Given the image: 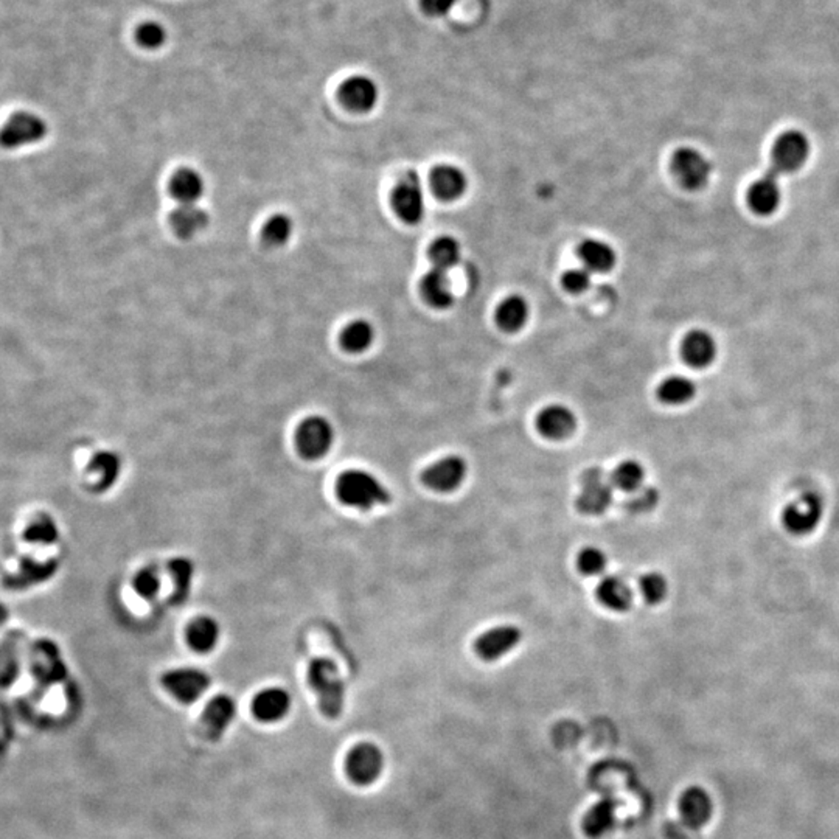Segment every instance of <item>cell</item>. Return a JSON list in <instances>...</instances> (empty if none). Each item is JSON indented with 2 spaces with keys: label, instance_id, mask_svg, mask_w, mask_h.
Here are the masks:
<instances>
[{
  "label": "cell",
  "instance_id": "74e56055",
  "mask_svg": "<svg viewBox=\"0 0 839 839\" xmlns=\"http://www.w3.org/2000/svg\"><path fill=\"white\" fill-rule=\"evenodd\" d=\"M577 569L583 576L597 577L605 574L608 569V557L605 551L597 545H586L577 555Z\"/></svg>",
  "mask_w": 839,
  "mask_h": 839
},
{
  "label": "cell",
  "instance_id": "ffe728a7",
  "mask_svg": "<svg viewBox=\"0 0 839 839\" xmlns=\"http://www.w3.org/2000/svg\"><path fill=\"white\" fill-rule=\"evenodd\" d=\"M595 597L600 605L616 612L628 611L633 605L635 594L622 577L603 576L595 587Z\"/></svg>",
  "mask_w": 839,
  "mask_h": 839
},
{
  "label": "cell",
  "instance_id": "3957f363",
  "mask_svg": "<svg viewBox=\"0 0 839 839\" xmlns=\"http://www.w3.org/2000/svg\"><path fill=\"white\" fill-rule=\"evenodd\" d=\"M392 207L406 224L415 226L423 220L426 212L425 190L415 171H408L398 180L392 193Z\"/></svg>",
  "mask_w": 839,
  "mask_h": 839
},
{
  "label": "cell",
  "instance_id": "277c9868",
  "mask_svg": "<svg viewBox=\"0 0 839 839\" xmlns=\"http://www.w3.org/2000/svg\"><path fill=\"white\" fill-rule=\"evenodd\" d=\"M335 440V431L328 420L312 415L303 420L295 432V448L306 461H318L327 456Z\"/></svg>",
  "mask_w": 839,
  "mask_h": 839
},
{
  "label": "cell",
  "instance_id": "ba28073f",
  "mask_svg": "<svg viewBox=\"0 0 839 839\" xmlns=\"http://www.w3.org/2000/svg\"><path fill=\"white\" fill-rule=\"evenodd\" d=\"M522 635L524 633L518 625H496L474 639V653L488 662L501 660L521 644Z\"/></svg>",
  "mask_w": 839,
  "mask_h": 839
},
{
  "label": "cell",
  "instance_id": "e0dca14e",
  "mask_svg": "<svg viewBox=\"0 0 839 839\" xmlns=\"http://www.w3.org/2000/svg\"><path fill=\"white\" fill-rule=\"evenodd\" d=\"M237 715V704L234 700L228 695H218L212 698L203 712L201 725L204 727L207 737L212 740H218L224 732L228 731V726Z\"/></svg>",
  "mask_w": 839,
  "mask_h": 839
},
{
  "label": "cell",
  "instance_id": "7bdbcfd3",
  "mask_svg": "<svg viewBox=\"0 0 839 839\" xmlns=\"http://www.w3.org/2000/svg\"><path fill=\"white\" fill-rule=\"evenodd\" d=\"M637 498H635V503H637V509L639 510H648L652 509L658 503V498L660 494L654 490V488H644L642 486L641 490H637Z\"/></svg>",
  "mask_w": 839,
  "mask_h": 839
},
{
  "label": "cell",
  "instance_id": "4fadbf2b",
  "mask_svg": "<svg viewBox=\"0 0 839 839\" xmlns=\"http://www.w3.org/2000/svg\"><path fill=\"white\" fill-rule=\"evenodd\" d=\"M673 173L677 180L689 190H700L708 184L712 174V163L708 157L695 148H681L671 161Z\"/></svg>",
  "mask_w": 839,
  "mask_h": 839
},
{
  "label": "cell",
  "instance_id": "8d00e7d4",
  "mask_svg": "<svg viewBox=\"0 0 839 839\" xmlns=\"http://www.w3.org/2000/svg\"><path fill=\"white\" fill-rule=\"evenodd\" d=\"M294 234V222L288 215L278 213V215L270 216V221H266L263 228V240L270 246L280 247L288 243L289 238Z\"/></svg>",
  "mask_w": 839,
  "mask_h": 839
},
{
  "label": "cell",
  "instance_id": "484cf974",
  "mask_svg": "<svg viewBox=\"0 0 839 839\" xmlns=\"http://www.w3.org/2000/svg\"><path fill=\"white\" fill-rule=\"evenodd\" d=\"M578 257L582 260L583 268H586L591 274L608 272L614 268L618 255L606 241L585 240L578 247Z\"/></svg>",
  "mask_w": 839,
  "mask_h": 839
},
{
  "label": "cell",
  "instance_id": "836d02e7",
  "mask_svg": "<svg viewBox=\"0 0 839 839\" xmlns=\"http://www.w3.org/2000/svg\"><path fill=\"white\" fill-rule=\"evenodd\" d=\"M429 258L434 268L448 272L451 268H454L461 262V245L453 237H440L429 247Z\"/></svg>",
  "mask_w": 839,
  "mask_h": 839
},
{
  "label": "cell",
  "instance_id": "1f68e13d",
  "mask_svg": "<svg viewBox=\"0 0 839 839\" xmlns=\"http://www.w3.org/2000/svg\"><path fill=\"white\" fill-rule=\"evenodd\" d=\"M610 479L612 486H616L620 492L635 493L644 486L645 468L641 461L625 459L614 467Z\"/></svg>",
  "mask_w": 839,
  "mask_h": 839
},
{
  "label": "cell",
  "instance_id": "60d3db41",
  "mask_svg": "<svg viewBox=\"0 0 839 839\" xmlns=\"http://www.w3.org/2000/svg\"><path fill=\"white\" fill-rule=\"evenodd\" d=\"M167 30L162 24L159 22H154V21H148V22H144L137 27L136 30V41H137L140 47L146 48V50H156V48L162 47L165 41H167Z\"/></svg>",
  "mask_w": 839,
  "mask_h": 839
},
{
  "label": "cell",
  "instance_id": "8fae6325",
  "mask_svg": "<svg viewBox=\"0 0 839 839\" xmlns=\"http://www.w3.org/2000/svg\"><path fill=\"white\" fill-rule=\"evenodd\" d=\"M384 755L377 744H356L345 759L348 779L356 785H370L383 774Z\"/></svg>",
  "mask_w": 839,
  "mask_h": 839
},
{
  "label": "cell",
  "instance_id": "603a6c76",
  "mask_svg": "<svg viewBox=\"0 0 839 839\" xmlns=\"http://www.w3.org/2000/svg\"><path fill=\"white\" fill-rule=\"evenodd\" d=\"M681 353L690 367L706 369L717 356V344L708 331H692L684 339Z\"/></svg>",
  "mask_w": 839,
  "mask_h": 839
},
{
  "label": "cell",
  "instance_id": "b9f144b4",
  "mask_svg": "<svg viewBox=\"0 0 839 839\" xmlns=\"http://www.w3.org/2000/svg\"><path fill=\"white\" fill-rule=\"evenodd\" d=\"M593 285V274L586 268L570 270L563 276V287L569 293H585Z\"/></svg>",
  "mask_w": 839,
  "mask_h": 839
},
{
  "label": "cell",
  "instance_id": "6da1fadb",
  "mask_svg": "<svg viewBox=\"0 0 839 839\" xmlns=\"http://www.w3.org/2000/svg\"><path fill=\"white\" fill-rule=\"evenodd\" d=\"M336 494L344 505L360 510H372L392 501L383 482L364 469H348L337 478Z\"/></svg>",
  "mask_w": 839,
  "mask_h": 839
},
{
  "label": "cell",
  "instance_id": "f1b7e54d",
  "mask_svg": "<svg viewBox=\"0 0 839 839\" xmlns=\"http://www.w3.org/2000/svg\"><path fill=\"white\" fill-rule=\"evenodd\" d=\"M220 641V625L215 619L201 616L187 627V642L198 653H209Z\"/></svg>",
  "mask_w": 839,
  "mask_h": 839
},
{
  "label": "cell",
  "instance_id": "52a82bcc",
  "mask_svg": "<svg viewBox=\"0 0 839 839\" xmlns=\"http://www.w3.org/2000/svg\"><path fill=\"white\" fill-rule=\"evenodd\" d=\"M212 684L209 675L199 669L180 667L162 675V685L182 704H192L204 695Z\"/></svg>",
  "mask_w": 839,
  "mask_h": 839
},
{
  "label": "cell",
  "instance_id": "ab89813d",
  "mask_svg": "<svg viewBox=\"0 0 839 839\" xmlns=\"http://www.w3.org/2000/svg\"><path fill=\"white\" fill-rule=\"evenodd\" d=\"M132 586L136 589V593L145 600L154 599L161 591L159 570L154 566H146L144 569L138 570L132 580Z\"/></svg>",
  "mask_w": 839,
  "mask_h": 839
},
{
  "label": "cell",
  "instance_id": "5bb4252c",
  "mask_svg": "<svg viewBox=\"0 0 839 839\" xmlns=\"http://www.w3.org/2000/svg\"><path fill=\"white\" fill-rule=\"evenodd\" d=\"M536 429L547 440H564L577 429V417L572 409L564 404H549L536 415Z\"/></svg>",
  "mask_w": 839,
  "mask_h": 839
},
{
  "label": "cell",
  "instance_id": "30bf717a",
  "mask_svg": "<svg viewBox=\"0 0 839 839\" xmlns=\"http://www.w3.org/2000/svg\"><path fill=\"white\" fill-rule=\"evenodd\" d=\"M46 136L47 123L39 115L18 112L0 129V146L6 150H16L21 146L37 144Z\"/></svg>",
  "mask_w": 839,
  "mask_h": 839
},
{
  "label": "cell",
  "instance_id": "44dd1931",
  "mask_svg": "<svg viewBox=\"0 0 839 839\" xmlns=\"http://www.w3.org/2000/svg\"><path fill=\"white\" fill-rule=\"evenodd\" d=\"M618 822V801L605 796L587 810L583 830L589 838L599 839L610 834Z\"/></svg>",
  "mask_w": 839,
  "mask_h": 839
},
{
  "label": "cell",
  "instance_id": "ee69618b",
  "mask_svg": "<svg viewBox=\"0 0 839 839\" xmlns=\"http://www.w3.org/2000/svg\"><path fill=\"white\" fill-rule=\"evenodd\" d=\"M6 619H8V610L0 603V625L4 624Z\"/></svg>",
  "mask_w": 839,
  "mask_h": 839
},
{
  "label": "cell",
  "instance_id": "f546056e",
  "mask_svg": "<svg viewBox=\"0 0 839 839\" xmlns=\"http://www.w3.org/2000/svg\"><path fill=\"white\" fill-rule=\"evenodd\" d=\"M528 314L530 308L527 300L521 295H510L499 305L496 320L503 330L515 333L527 324Z\"/></svg>",
  "mask_w": 839,
  "mask_h": 839
},
{
  "label": "cell",
  "instance_id": "7c38bea8",
  "mask_svg": "<svg viewBox=\"0 0 839 839\" xmlns=\"http://www.w3.org/2000/svg\"><path fill=\"white\" fill-rule=\"evenodd\" d=\"M612 503V484L599 468H591L583 474L582 490L577 498V509L585 515H600Z\"/></svg>",
  "mask_w": 839,
  "mask_h": 839
},
{
  "label": "cell",
  "instance_id": "d4e9b609",
  "mask_svg": "<svg viewBox=\"0 0 839 839\" xmlns=\"http://www.w3.org/2000/svg\"><path fill=\"white\" fill-rule=\"evenodd\" d=\"M170 192L179 205L196 204L204 195L205 182L196 170L182 168L174 174L170 184Z\"/></svg>",
  "mask_w": 839,
  "mask_h": 839
},
{
  "label": "cell",
  "instance_id": "9a60e30c",
  "mask_svg": "<svg viewBox=\"0 0 839 839\" xmlns=\"http://www.w3.org/2000/svg\"><path fill=\"white\" fill-rule=\"evenodd\" d=\"M339 98L345 108L364 114L377 106L379 89L372 79L366 75H354L342 84Z\"/></svg>",
  "mask_w": 839,
  "mask_h": 839
},
{
  "label": "cell",
  "instance_id": "d590c367",
  "mask_svg": "<svg viewBox=\"0 0 839 839\" xmlns=\"http://www.w3.org/2000/svg\"><path fill=\"white\" fill-rule=\"evenodd\" d=\"M58 536H60L58 526L48 515H37L27 526L24 532V538L27 543L37 545L54 544L58 540Z\"/></svg>",
  "mask_w": 839,
  "mask_h": 839
},
{
  "label": "cell",
  "instance_id": "f35d334b",
  "mask_svg": "<svg viewBox=\"0 0 839 839\" xmlns=\"http://www.w3.org/2000/svg\"><path fill=\"white\" fill-rule=\"evenodd\" d=\"M639 591L648 605H660L669 594V582L660 572H647L639 578Z\"/></svg>",
  "mask_w": 839,
  "mask_h": 839
},
{
  "label": "cell",
  "instance_id": "7402d4cb",
  "mask_svg": "<svg viewBox=\"0 0 839 839\" xmlns=\"http://www.w3.org/2000/svg\"><path fill=\"white\" fill-rule=\"evenodd\" d=\"M432 192L444 201H456L465 193L468 179L461 168L454 165H438L431 173Z\"/></svg>",
  "mask_w": 839,
  "mask_h": 839
},
{
  "label": "cell",
  "instance_id": "7a4b0ae2",
  "mask_svg": "<svg viewBox=\"0 0 839 839\" xmlns=\"http://www.w3.org/2000/svg\"><path fill=\"white\" fill-rule=\"evenodd\" d=\"M308 684L327 719H337L344 709L345 687L341 673L328 658H314L308 666Z\"/></svg>",
  "mask_w": 839,
  "mask_h": 839
},
{
  "label": "cell",
  "instance_id": "e575fe53",
  "mask_svg": "<svg viewBox=\"0 0 839 839\" xmlns=\"http://www.w3.org/2000/svg\"><path fill=\"white\" fill-rule=\"evenodd\" d=\"M168 570L173 577L174 583V593L171 600H173L174 605H179L190 594L195 566L187 558H174L168 563Z\"/></svg>",
  "mask_w": 839,
  "mask_h": 839
},
{
  "label": "cell",
  "instance_id": "d6986e66",
  "mask_svg": "<svg viewBox=\"0 0 839 839\" xmlns=\"http://www.w3.org/2000/svg\"><path fill=\"white\" fill-rule=\"evenodd\" d=\"M780 193L779 176L768 171L763 178L755 180L748 192V203L757 215L767 216L779 209Z\"/></svg>",
  "mask_w": 839,
  "mask_h": 839
},
{
  "label": "cell",
  "instance_id": "83f0119b",
  "mask_svg": "<svg viewBox=\"0 0 839 839\" xmlns=\"http://www.w3.org/2000/svg\"><path fill=\"white\" fill-rule=\"evenodd\" d=\"M89 473L96 476V492H104L120 478L121 461L112 451H98L89 461Z\"/></svg>",
  "mask_w": 839,
  "mask_h": 839
},
{
  "label": "cell",
  "instance_id": "5b68a950",
  "mask_svg": "<svg viewBox=\"0 0 839 839\" xmlns=\"http://www.w3.org/2000/svg\"><path fill=\"white\" fill-rule=\"evenodd\" d=\"M468 463L459 454L440 457L421 471V482L436 493H453L465 482Z\"/></svg>",
  "mask_w": 839,
  "mask_h": 839
},
{
  "label": "cell",
  "instance_id": "cb8c5ba5",
  "mask_svg": "<svg viewBox=\"0 0 839 839\" xmlns=\"http://www.w3.org/2000/svg\"><path fill=\"white\" fill-rule=\"evenodd\" d=\"M421 293L426 302L437 310H446L454 303V293L446 270L432 268L421 280Z\"/></svg>",
  "mask_w": 839,
  "mask_h": 839
},
{
  "label": "cell",
  "instance_id": "2e32d148",
  "mask_svg": "<svg viewBox=\"0 0 839 839\" xmlns=\"http://www.w3.org/2000/svg\"><path fill=\"white\" fill-rule=\"evenodd\" d=\"M291 709V696L288 692L280 687L258 692L252 700V713L258 721L263 723H277L288 715Z\"/></svg>",
  "mask_w": 839,
  "mask_h": 839
},
{
  "label": "cell",
  "instance_id": "8992f818",
  "mask_svg": "<svg viewBox=\"0 0 839 839\" xmlns=\"http://www.w3.org/2000/svg\"><path fill=\"white\" fill-rule=\"evenodd\" d=\"M824 513V503L816 493H803L786 505L782 522L786 532L796 536L809 535L818 527Z\"/></svg>",
  "mask_w": 839,
  "mask_h": 839
},
{
  "label": "cell",
  "instance_id": "4316f807",
  "mask_svg": "<svg viewBox=\"0 0 839 839\" xmlns=\"http://www.w3.org/2000/svg\"><path fill=\"white\" fill-rule=\"evenodd\" d=\"M171 228L182 238H192L209 226V213L199 205H179L171 213Z\"/></svg>",
  "mask_w": 839,
  "mask_h": 839
},
{
  "label": "cell",
  "instance_id": "4dcf8cb0",
  "mask_svg": "<svg viewBox=\"0 0 839 839\" xmlns=\"http://www.w3.org/2000/svg\"><path fill=\"white\" fill-rule=\"evenodd\" d=\"M696 395V384L690 378L683 375H673L660 384L658 396L662 403L669 406H683L692 402Z\"/></svg>",
  "mask_w": 839,
  "mask_h": 839
},
{
  "label": "cell",
  "instance_id": "ac0fdd59",
  "mask_svg": "<svg viewBox=\"0 0 839 839\" xmlns=\"http://www.w3.org/2000/svg\"><path fill=\"white\" fill-rule=\"evenodd\" d=\"M679 815L689 828H702L712 816V801L706 790L690 786L679 799Z\"/></svg>",
  "mask_w": 839,
  "mask_h": 839
},
{
  "label": "cell",
  "instance_id": "d6a6232c",
  "mask_svg": "<svg viewBox=\"0 0 839 839\" xmlns=\"http://www.w3.org/2000/svg\"><path fill=\"white\" fill-rule=\"evenodd\" d=\"M373 341H375V328L367 320H354L342 331V347L345 348L348 353H362L372 347Z\"/></svg>",
  "mask_w": 839,
  "mask_h": 839
},
{
  "label": "cell",
  "instance_id": "9c48e42d",
  "mask_svg": "<svg viewBox=\"0 0 839 839\" xmlns=\"http://www.w3.org/2000/svg\"><path fill=\"white\" fill-rule=\"evenodd\" d=\"M810 142L802 132L788 131L782 134L771 153V167L774 174L794 173L809 159Z\"/></svg>",
  "mask_w": 839,
  "mask_h": 839
}]
</instances>
